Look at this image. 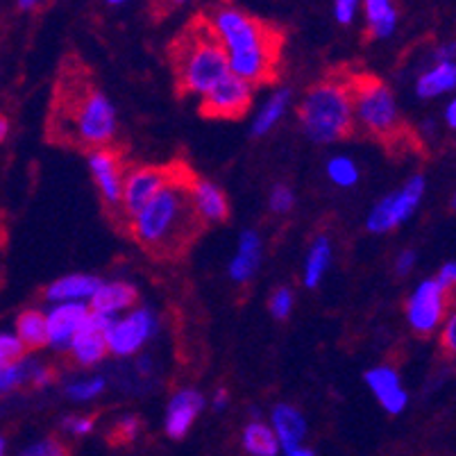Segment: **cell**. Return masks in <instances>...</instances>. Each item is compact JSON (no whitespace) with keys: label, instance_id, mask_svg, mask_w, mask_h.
Segmentation results:
<instances>
[{"label":"cell","instance_id":"b9f144b4","mask_svg":"<svg viewBox=\"0 0 456 456\" xmlns=\"http://www.w3.org/2000/svg\"><path fill=\"white\" fill-rule=\"evenodd\" d=\"M211 404H214L216 411H223V409H225V406L230 404V393H227L225 388H218V391H216L214 402H211Z\"/></svg>","mask_w":456,"mask_h":456},{"label":"cell","instance_id":"f6af8a7d","mask_svg":"<svg viewBox=\"0 0 456 456\" xmlns=\"http://www.w3.org/2000/svg\"><path fill=\"white\" fill-rule=\"evenodd\" d=\"M7 134H10V121H7V116L0 114V143L7 139Z\"/></svg>","mask_w":456,"mask_h":456},{"label":"cell","instance_id":"6da1fadb","mask_svg":"<svg viewBox=\"0 0 456 456\" xmlns=\"http://www.w3.org/2000/svg\"><path fill=\"white\" fill-rule=\"evenodd\" d=\"M191 177L193 175L182 173L177 168V175L173 177V182H168L136 214V218L127 223L134 241L148 255L159 256V259H173L182 250H186L205 227L196 216L193 205H191Z\"/></svg>","mask_w":456,"mask_h":456},{"label":"cell","instance_id":"83f0119b","mask_svg":"<svg viewBox=\"0 0 456 456\" xmlns=\"http://www.w3.org/2000/svg\"><path fill=\"white\" fill-rule=\"evenodd\" d=\"M32 368H35V362H28V359H19L14 363L0 366V395L28 384L32 377Z\"/></svg>","mask_w":456,"mask_h":456},{"label":"cell","instance_id":"8fae6325","mask_svg":"<svg viewBox=\"0 0 456 456\" xmlns=\"http://www.w3.org/2000/svg\"><path fill=\"white\" fill-rule=\"evenodd\" d=\"M252 95H255V86L230 73L214 89L202 95L200 111L202 116H209V118L234 121L250 110Z\"/></svg>","mask_w":456,"mask_h":456},{"label":"cell","instance_id":"c3c4849f","mask_svg":"<svg viewBox=\"0 0 456 456\" xmlns=\"http://www.w3.org/2000/svg\"><path fill=\"white\" fill-rule=\"evenodd\" d=\"M139 370L141 372L151 370V362H148V359H141V362H139Z\"/></svg>","mask_w":456,"mask_h":456},{"label":"cell","instance_id":"4316f807","mask_svg":"<svg viewBox=\"0 0 456 456\" xmlns=\"http://www.w3.org/2000/svg\"><path fill=\"white\" fill-rule=\"evenodd\" d=\"M331 264V243L327 236H318L316 241L311 243V250L306 255L305 268V286L306 289H316L325 277L327 268Z\"/></svg>","mask_w":456,"mask_h":456},{"label":"cell","instance_id":"e575fe53","mask_svg":"<svg viewBox=\"0 0 456 456\" xmlns=\"http://www.w3.org/2000/svg\"><path fill=\"white\" fill-rule=\"evenodd\" d=\"M268 205L275 214H289L296 205V193H293L291 186L286 184H277L273 186L271 191V198H268Z\"/></svg>","mask_w":456,"mask_h":456},{"label":"cell","instance_id":"ba28073f","mask_svg":"<svg viewBox=\"0 0 456 456\" xmlns=\"http://www.w3.org/2000/svg\"><path fill=\"white\" fill-rule=\"evenodd\" d=\"M177 175V166H139L126 173L121 193V214L127 223Z\"/></svg>","mask_w":456,"mask_h":456},{"label":"cell","instance_id":"ab89813d","mask_svg":"<svg viewBox=\"0 0 456 456\" xmlns=\"http://www.w3.org/2000/svg\"><path fill=\"white\" fill-rule=\"evenodd\" d=\"M51 381H53V370H51V368H45V366H39V363H35V368H32L30 384H35L37 388H44V387H48Z\"/></svg>","mask_w":456,"mask_h":456},{"label":"cell","instance_id":"d590c367","mask_svg":"<svg viewBox=\"0 0 456 456\" xmlns=\"http://www.w3.org/2000/svg\"><path fill=\"white\" fill-rule=\"evenodd\" d=\"M356 12H359V3L356 0H336L334 3V19L341 26H350L352 20H354Z\"/></svg>","mask_w":456,"mask_h":456},{"label":"cell","instance_id":"d6a6232c","mask_svg":"<svg viewBox=\"0 0 456 456\" xmlns=\"http://www.w3.org/2000/svg\"><path fill=\"white\" fill-rule=\"evenodd\" d=\"M19 456H69V447L60 438H44L28 445Z\"/></svg>","mask_w":456,"mask_h":456},{"label":"cell","instance_id":"4dcf8cb0","mask_svg":"<svg viewBox=\"0 0 456 456\" xmlns=\"http://www.w3.org/2000/svg\"><path fill=\"white\" fill-rule=\"evenodd\" d=\"M141 431V420L136 416H126L116 422L114 429H111V443H118V445H127V443L136 441Z\"/></svg>","mask_w":456,"mask_h":456},{"label":"cell","instance_id":"8992f818","mask_svg":"<svg viewBox=\"0 0 456 456\" xmlns=\"http://www.w3.org/2000/svg\"><path fill=\"white\" fill-rule=\"evenodd\" d=\"M227 57L246 53H280L281 35L264 20L234 7H218L205 16Z\"/></svg>","mask_w":456,"mask_h":456},{"label":"cell","instance_id":"52a82bcc","mask_svg":"<svg viewBox=\"0 0 456 456\" xmlns=\"http://www.w3.org/2000/svg\"><path fill=\"white\" fill-rule=\"evenodd\" d=\"M427 182L422 175H413L402 189L393 191L387 198H381L368 214L366 227L372 234H387L400 227L416 214L422 196H425Z\"/></svg>","mask_w":456,"mask_h":456},{"label":"cell","instance_id":"74e56055","mask_svg":"<svg viewBox=\"0 0 456 456\" xmlns=\"http://www.w3.org/2000/svg\"><path fill=\"white\" fill-rule=\"evenodd\" d=\"M441 346L443 350H447L450 354H454L456 350V316L450 314L443 322V334H441Z\"/></svg>","mask_w":456,"mask_h":456},{"label":"cell","instance_id":"d6986e66","mask_svg":"<svg viewBox=\"0 0 456 456\" xmlns=\"http://www.w3.org/2000/svg\"><path fill=\"white\" fill-rule=\"evenodd\" d=\"M136 297H139V293L127 281H102L101 289L89 300V309L121 316L123 311H130L134 306Z\"/></svg>","mask_w":456,"mask_h":456},{"label":"cell","instance_id":"603a6c76","mask_svg":"<svg viewBox=\"0 0 456 456\" xmlns=\"http://www.w3.org/2000/svg\"><path fill=\"white\" fill-rule=\"evenodd\" d=\"M456 86L454 61H436V66L425 70L416 82V94L420 98H438Z\"/></svg>","mask_w":456,"mask_h":456},{"label":"cell","instance_id":"3957f363","mask_svg":"<svg viewBox=\"0 0 456 456\" xmlns=\"http://www.w3.org/2000/svg\"><path fill=\"white\" fill-rule=\"evenodd\" d=\"M177 89L189 95H205L230 76L227 53L211 32L205 16H198L171 45Z\"/></svg>","mask_w":456,"mask_h":456},{"label":"cell","instance_id":"f35d334b","mask_svg":"<svg viewBox=\"0 0 456 456\" xmlns=\"http://www.w3.org/2000/svg\"><path fill=\"white\" fill-rule=\"evenodd\" d=\"M436 280V284L441 286V289H445V291H452V286H454L456 281V264L454 261H447V264H443V268L438 271V275L434 277Z\"/></svg>","mask_w":456,"mask_h":456},{"label":"cell","instance_id":"5bb4252c","mask_svg":"<svg viewBox=\"0 0 456 456\" xmlns=\"http://www.w3.org/2000/svg\"><path fill=\"white\" fill-rule=\"evenodd\" d=\"M189 193L191 205L196 209V216L200 218L202 225H216V223L227 221L230 205H227V198L221 186H216L209 180H200V177H191Z\"/></svg>","mask_w":456,"mask_h":456},{"label":"cell","instance_id":"9a60e30c","mask_svg":"<svg viewBox=\"0 0 456 456\" xmlns=\"http://www.w3.org/2000/svg\"><path fill=\"white\" fill-rule=\"evenodd\" d=\"M202 409H205V397L200 391H193V388L177 391L168 402V409H166V434L175 441L184 438L186 431L202 413Z\"/></svg>","mask_w":456,"mask_h":456},{"label":"cell","instance_id":"5b68a950","mask_svg":"<svg viewBox=\"0 0 456 456\" xmlns=\"http://www.w3.org/2000/svg\"><path fill=\"white\" fill-rule=\"evenodd\" d=\"M350 94L356 126L388 146L404 136L395 95L384 82L370 76H354L350 77Z\"/></svg>","mask_w":456,"mask_h":456},{"label":"cell","instance_id":"ac0fdd59","mask_svg":"<svg viewBox=\"0 0 456 456\" xmlns=\"http://www.w3.org/2000/svg\"><path fill=\"white\" fill-rule=\"evenodd\" d=\"M102 280L94 275H66L53 281L45 291V300L55 305H66V302H89L101 289Z\"/></svg>","mask_w":456,"mask_h":456},{"label":"cell","instance_id":"4fadbf2b","mask_svg":"<svg viewBox=\"0 0 456 456\" xmlns=\"http://www.w3.org/2000/svg\"><path fill=\"white\" fill-rule=\"evenodd\" d=\"M89 314V305L85 302H66V305H53L45 314V330H48V346L55 350H69L70 341L76 338Z\"/></svg>","mask_w":456,"mask_h":456},{"label":"cell","instance_id":"f907efd6","mask_svg":"<svg viewBox=\"0 0 456 456\" xmlns=\"http://www.w3.org/2000/svg\"><path fill=\"white\" fill-rule=\"evenodd\" d=\"M5 454V441H3V438H0V456Z\"/></svg>","mask_w":456,"mask_h":456},{"label":"cell","instance_id":"7a4b0ae2","mask_svg":"<svg viewBox=\"0 0 456 456\" xmlns=\"http://www.w3.org/2000/svg\"><path fill=\"white\" fill-rule=\"evenodd\" d=\"M51 127L60 134L61 143H73L89 152L98 151L114 139L116 110L110 98L94 85H86L82 76H66L64 85L57 89Z\"/></svg>","mask_w":456,"mask_h":456},{"label":"cell","instance_id":"cb8c5ba5","mask_svg":"<svg viewBox=\"0 0 456 456\" xmlns=\"http://www.w3.org/2000/svg\"><path fill=\"white\" fill-rule=\"evenodd\" d=\"M16 338L26 350H41L48 346L45 314L39 309H28L16 318Z\"/></svg>","mask_w":456,"mask_h":456},{"label":"cell","instance_id":"681fc988","mask_svg":"<svg viewBox=\"0 0 456 456\" xmlns=\"http://www.w3.org/2000/svg\"><path fill=\"white\" fill-rule=\"evenodd\" d=\"M107 5H110V7H123V5H126V3H123V0H110Z\"/></svg>","mask_w":456,"mask_h":456},{"label":"cell","instance_id":"484cf974","mask_svg":"<svg viewBox=\"0 0 456 456\" xmlns=\"http://www.w3.org/2000/svg\"><path fill=\"white\" fill-rule=\"evenodd\" d=\"M289 105H291V91H286V89L275 91V94L268 98L266 105L261 107L259 114H256L255 123H252V134L255 136L268 134V132L280 123L281 116L286 114Z\"/></svg>","mask_w":456,"mask_h":456},{"label":"cell","instance_id":"30bf717a","mask_svg":"<svg viewBox=\"0 0 456 456\" xmlns=\"http://www.w3.org/2000/svg\"><path fill=\"white\" fill-rule=\"evenodd\" d=\"M155 331L157 316L151 309H130L116 318V322L105 334L107 352L114 356L136 354Z\"/></svg>","mask_w":456,"mask_h":456},{"label":"cell","instance_id":"836d02e7","mask_svg":"<svg viewBox=\"0 0 456 456\" xmlns=\"http://www.w3.org/2000/svg\"><path fill=\"white\" fill-rule=\"evenodd\" d=\"M268 309H271V314L277 321H286L293 311V293L286 286H280L271 296V300H268Z\"/></svg>","mask_w":456,"mask_h":456},{"label":"cell","instance_id":"277c9868","mask_svg":"<svg viewBox=\"0 0 456 456\" xmlns=\"http://www.w3.org/2000/svg\"><path fill=\"white\" fill-rule=\"evenodd\" d=\"M297 116L305 134L316 143H334L350 136L354 130L350 77L334 76L311 86Z\"/></svg>","mask_w":456,"mask_h":456},{"label":"cell","instance_id":"7dc6e473","mask_svg":"<svg viewBox=\"0 0 456 456\" xmlns=\"http://www.w3.org/2000/svg\"><path fill=\"white\" fill-rule=\"evenodd\" d=\"M16 5H19V10H35V7H39V3H37V0H19V3H16Z\"/></svg>","mask_w":456,"mask_h":456},{"label":"cell","instance_id":"ee69618b","mask_svg":"<svg viewBox=\"0 0 456 456\" xmlns=\"http://www.w3.org/2000/svg\"><path fill=\"white\" fill-rule=\"evenodd\" d=\"M436 60H438V61H454V44L443 45L441 51H438Z\"/></svg>","mask_w":456,"mask_h":456},{"label":"cell","instance_id":"f1b7e54d","mask_svg":"<svg viewBox=\"0 0 456 456\" xmlns=\"http://www.w3.org/2000/svg\"><path fill=\"white\" fill-rule=\"evenodd\" d=\"M327 177L336 186H354L359 182V168L350 157H331L327 164Z\"/></svg>","mask_w":456,"mask_h":456},{"label":"cell","instance_id":"7bdbcfd3","mask_svg":"<svg viewBox=\"0 0 456 456\" xmlns=\"http://www.w3.org/2000/svg\"><path fill=\"white\" fill-rule=\"evenodd\" d=\"M445 123H447V127H452V130L456 127V102L454 101H450L445 105Z\"/></svg>","mask_w":456,"mask_h":456},{"label":"cell","instance_id":"8d00e7d4","mask_svg":"<svg viewBox=\"0 0 456 456\" xmlns=\"http://www.w3.org/2000/svg\"><path fill=\"white\" fill-rule=\"evenodd\" d=\"M61 427H64L69 434H73V436H86V434L94 431V418L70 416V418H64Z\"/></svg>","mask_w":456,"mask_h":456},{"label":"cell","instance_id":"44dd1931","mask_svg":"<svg viewBox=\"0 0 456 456\" xmlns=\"http://www.w3.org/2000/svg\"><path fill=\"white\" fill-rule=\"evenodd\" d=\"M66 352H70V356H73V362H76L77 366L82 368L95 366V363H101L107 356L105 334L94 330L91 325H86V318H85L80 331H77L76 338L70 341L69 350Z\"/></svg>","mask_w":456,"mask_h":456},{"label":"cell","instance_id":"2e32d148","mask_svg":"<svg viewBox=\"0 0 456 456\" xmlns=\"http://www.w3.org/2000/svg\"><path fill=\"white\" fill-rule=\"evenodd\" d=\"M366 384L375 393L379 404L384 406V411L391 413V416L402 413L406 409V404H409V393L404 391L400 375L391 366H377L372 370H368Z\"/></svg>","mask_w":456,"mask_h":456},{"label":"cell","instance_id":"7402d4cb","mask_svg":"<svg viewBox=\"0 0 456 456\" xmlns=\"http://www.w3.org/2000/svg\"><path fill=\"white\" fill-rule=\"evenodd\" d=\"M366 32L370 39H387L397 28V7L388 0H366Z\"/></svg>","mask_w":456,"mask_h":456},{"label":"cell","instance_id":"bcb514c9","mask_svg":"<svg viewBox=\"0 0 456 456\" xmlns=\"http://www.w3.org/2000/svg\"><path fill=\"white\" fill-rule=\"evenodd\" d=\"M286 456H316L314 454V452L309 450V447H296V450H291V452H286Z\"/></svg>","mask_w":456,"mask_h":456},{"label":"cell","instance_id":"d4e9b609","mask_svg":"<svg viewBox=\"0 0 456 456\" xmlns=\"http://www.w3.org/2000/svg\"><path fill=\"white\" fill-rule=\"evenodd\" d=\"M243 447L252 456H277L280 454V443H277L275 431L271 425L259 420H252L243 429Z\"/></svg>","mask_w":456,"mask_h":456},{"label":"cell","instance_id":"ffe728a7","mask_svg":"<svg viewBox=\"0 0 456 456\" xmlns=\"http://www.w3.org/2000/svg\"><path fill=\"white\" fill-rule=\"evenodd\" d=\"M261 261V239L255 230H246L239 239L234 259L230 261V277L236 284H248Z\"/></svg>","mask_w":456,"mask_h":456},{"label":"cell","instance_id":"1f68e13d","mask_svg":"<svg viewBox=\"0 0 456 456\" xmlns=\"http://www.w3.org/2000/svg\"><path fill=\"white\" fill-rule=\"evenodd\" d=\"M26 354V347L20 346V341L16 338V334L10 331H0V366H7V363H14L19 359H23Z\"/></svg>","mask_w":456,"mask_h":456},{"label":"cell","instance_id":"e0dca14e","mask_svg":"<svg viewBox=\"0 0 456 456\" xmlns=\"http://www.w3.org/2000/svg\"><path fill=\"white\" fill-rule=\"evenodd\" d=\"M271 429L275 431L280 450L291 452L305 441L306 420L293 404H275L271 413Z\"/></svg>","mask_w":456,"mask_h":456},{"label":"cell","instance_id":"7c38bea8","mask_svg":"<svg viewBox=\"0 0 456 456\" xmlns=\"http://www.w3.org/2000/svg\"><path fill=\"white\" fill-rule=\"evenodd\" d=\"M89 171L94 175L101 198L110 209H121L123 182H126V166L118 152L111 148H98L89 152Z\"/></svg>","mask_w":456,"mask_h":456},{"label":"cell","instance_id":"60d3db41","mask_svg":"<svg viewBox=\"0 0 456 456\" xmlns=\"http://www.w3.org/2000/svg\"><path fill=\"white\" fill-rule=\"evenodd\" d=\"M413 266H416V252L413 250H404L400 256H397L395 261L397 275H409Z\"/></svg>","mask_w":456,"mask_h":456},{"label":"cell","instance_id":"9c48e42d","mask_svg":"<svg viewBox=\"0 0 456 456\" xmlns=\"http://www.w3.org/2000/svg\"><path fill=\"white\" fill-rule=\"evenodd\" d=\"M447 306H450V300H447L445 289H441L436 280H425L406 300V321L416 334L427 336L445 322Z\"/></svg>","mask_w":456,"mask_h":456},{"label":"cell","instance_id":"f546056e","mask_svg":"<svg viewBox=\"0 0 456 456\" xmlns=\"http://www.w3.org/2000/svg\"><path fill=\"white\" fill-rule=\"evenodd\" d=\"M105 387L107 384L102 377H94V379H85V381H73V384H69V388H66V395L76 402L94 400V397H98L102 391H105Z\"/></svg>","mask_w":456,"mask_h":456}]
</instances>
